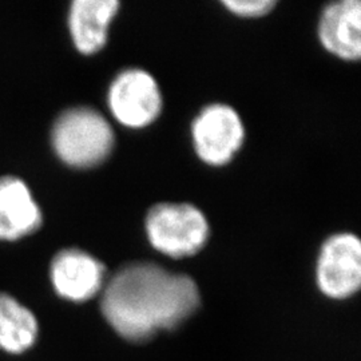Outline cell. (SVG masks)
<instances>
[{
    "instance_id": "1",
    "label": "cell",
    "mask_w": 361,
    "mask_h": 361,
    "mask_svg": "<svg viewBox=\"0 0 361 361\" xmlns=\"http://www.w3.org/2000/svg\"><path fill=\"white\" fill-rule=\"evenodd\" d=\"M200 307L193 279L152 262H133L116 271L101 300L104 319L118 335L142 343L173 329Z\"/></svg>"
},
{
    "instance_id": "2",
    "label": "cell",
    "mask_w": 361,
    "mask_h": 361,
    "mask_svg": "<svg viewBox=\"0 0 361 361\" xmlns=\"http://www.w3.org/2000/svg\"><path fill=\"white\" fill-rule=\"evenodd\" d=\"M51 140L55 153L67 165L91 168L104 162L113 152L114 131L99 111L78 106L56 118Z\"/></svg>"
},
{
    "instance_id": "3",
    "label": "cell",
    "mask_w": 361,
    "mask_h": 361,
    "mask_svg": "<svg viewBox=\"0 0 361 361\" xmlns=\"http://www.w3.org/2000/svg\"><path fill=\"white\" fill-rule=\"evenodd\" d=\"M145 226L155 250L173 258L198 253L210 234L205 214L192 204H157L149 210Z\"/></svg>"
},
{
    "instance_id": "4",
    "label": "cell",
    "mask_w": 361,
    "mask_h": 361,
    "mask_svg": "<svg viewBox=\"0 0 361 361\" xmlns=\"http://www.w3.org/2000/svg\"><path fill=\"white\" fill-rule=\"evenodd\" d=\"M107 102L121 125L142 129L161 114L162 94L152 74L141 68H129L119 73L111 82Z\"/></svg>"
},
{
    "instance_id": "5",
    "label": "cell",
    "mask_w": 361,
    "mask_h": 361,
    "mask_svg": "<svg viewBox=\"0 0 361 361\" xmlns=\"http://www.w3.org/2000/svg\"><path fill=\"white\" fill-rule=\"evenodd\" d=\"M192 138L197 155L212 166L231 162L245 140L238 113L228 104H209L195 116Z\"/></svg>"
},
{
    "instance_id": "6",
    "label": "cell",
    "mask_w": 361,
    "mask_h": 361,
    "mask_svg": "<svg viewBox=\"0 0 361 361\" xmlns=\"http://www.w3.org/2000/svg\"><path fill=\"white\" fill-rule=\"evenodd\" d=\"M317 284L325 296L343 300L355 295L361 284V243L352 233L331 235L320 250Z\"/></svg>"
},
{
    "instance_id": "7",
    "label": "cell",
    "mask_w": 361,
    "mask_h": 361,
    "mask_svg": "<svg viewBox=\"0 0 361 361\" xmlns=\"http://www.w3.org/2000/svg\"><path fill=\"white\" fill-rule=\"evenodd\" d=\"M50 273L54 289L59 296L83 302L102 290L106 268L90 253L68 247L52 258Z\"/></svg>"
},
{
    "instance_id": "8",
    "label": "cell",
    "mask_w": 361,
    "mask_h": 361,
    "mask_svg": "<svg viewBox=\"0 0 361 361\" xmlns=\"http://www.w3.org/2000/svg\"><path fill=\"white\" fill-rule=\"evenodd\" d=\"M320 42L326 51L344 61L361 55V3L341 0L325 7L319 26Z\"/></svg>"
},
{
    "instance_id": "9",
    "label": "cell",
    "mask_w": 361,
    "mask_h": 361,
    "mask_svg": "<svg viewBox=\"0 0 361 361\" xmlns=\"http://www.w3.org/2000/svg\"><path fill=\"white\" fill-rule=\"evenodd\" d=\"M42 210L26 182L18 177L0 178V240H18L35 232Z\"/></svg>"
},
{
    "instance_id": "10",
    "label": "cell",
    "mask_w": 361,
    "mask_h": 361,
    "mask_svg": "<svg viewBox=\"0 0 361 361\" xmlns=\"http://www.w3.org/2000/svg\"><path fill=\"white\" fill-rule=\"evenodd\" d=\"M118 8V0H75L71 3L68 26L79 51L94 54L104 47Z\"/></svg>"
},
{
    "instance_id": "11",
    "label": "cell",
    "mask_w": 361,
    "mask_h": 361,
    "mask_svg": "<svg viewBox=\"0 0 361 361\" xmlns=\"http://www.w3.org/2000/svg\"><path fill=\"white\" fill-rule=\"evenodd\" d=\"M38 320L34 313L8 293H0V350L20 355L38 338Z\"/></svg>"
},
{
    "instance_id": "12",
    "label": "cell",
    "mask_w": 361,
    "mask_h": 361,
    "mask_svg": "<svg viewBox=\"0 0 361 361\" xmlns=\"http://www.w3.org/2000/svg\"><path fill=\"white\" fill-rule=\"evenodd\" d=\"M224 6L231 13L245 16L256 18L269 13L273 7H276V1L273 0H225Z\"/></svg>"
}]
</instances>
